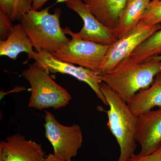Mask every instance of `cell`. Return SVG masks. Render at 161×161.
<instances>
[{
    "label": "cell",
    "instance_id": "6da1fadb",
    "mask_svg": "<svg viewBox=\"0 0 161 161\" xmlns=\"http://www.w3.org/2000/svg\"><path fill=\"white\" fill-rule=\"evenodd\" d=\"M161 72V61L154 57L141 62H134L128 58L111 71L98 75L102 82L128 103L136 93L150 86Z\"/></svg>",
    "mask_w": 161,
    "mask_h": 161
},
{
    "label": "cell",
    "instance_id": "7a4b0ae2",
    "mask_svg": "<svg viewBox=\"0 0 161 161\" xmlns=\"http://www.w3.org/2000/svg\"><path fill=\"white\" fill-rule=\"evenodd\" d=\"M100 88L110 108L107 112V125L120 148L117 161H128L135 154L136 148L135 134L138 116L128 103L105 83H101Z\"/></svg>",
    "mask_w": 161,
    "mask_h": 161
},
{
    "label": "cell",
    "instance_id": "3957f363",
    "mask_svg": "<svg viewBox=\"0 0 161 161\" xmlns=\"http://www.w3.org/2000/svg\"><path fill=\"white\" fill-rule=\"evenodd\" d=\"M50 7L41 10L31 9L20 20L36 52L55 53L69 41L61 28V11L58 8L53 14L49 12Z\"/></svg>",
    "mask_w": 161,
    "mask_h": 161
},
{
    "label": "cell",
    "instance_id": "277c9868",
    "mask_svg": "<svg viewBox=\"0 0 161 161\" xmlns=\"http://www.w3.org/2000/svg\"><path fill=\"white\" fill-rule=\"evenodd\" d=\"M22 76L31 86L29 108L39 110L49 108L57 109L66 106L71 100L68 91L35 62L22 71Z\"/></svg>",
    "mask_w": 161,
    "mask_h": 161
},
{
    "label": "cell",
    "instance_id": "5b68a950",
    "mask_svg": "<svg viewBox=\"0 0 161 161\" xmlns=\"http://www.w3.org/2000/svg\"><path fill=\"white\" fill-rule=\"evenodd\" d=\"M110 46L72 37L60 49L52 54L59 60L77 64L96 72L98 75Z\"/></svg>",
    "mask_w": 161,
    "mask_h": 161
},
{
    "label": "cell",
    "instance_id": "8992f818",
    "mask_svg": "<svg viewBox=\"0 0 161 161\" xmlns=\"http://www.w3.org/2000/svg\"><path fill=\"white\" fill-rule=\"evenodd\" d=\"M44 126L45 136L53 146L55 155L65 160L77 155L83 141L78 125H64L51 112L45 111Z\"/></svg>",
    "mask_w": 161,
    "mask_h": 161
},
{
    "label": "cell",
    "instance_id": "52a82bcc",
    "mask_svg": "<svg viewBox=\"0 0 161 161\" xmlns=\"http://www.w3.org/2000/svg\"><path fill=\"white\" fill-rule=\"evenodd\" d=\"M57 2L64 3L68 8L76 13L83 22V27L78 32H74L67 27L63 28L65 34L72 37L106 45H111L118 40L114 29L108 28L101 23L82 0H58Z\"/></svg>",
    "mask_w": 161,
    "mask_h": 161
},
{
    "label": "cell",
    "instance_id": "ba28073f",
    "mask_svg": "<svg viewBox=\"0 0 161 161\" xmlns=\"http://www.w3.org/2000/svg\"><path fill=\"white\" fill-rule=\"evenodd\" d=\"M160 24L148 25L139 22L130 33L110 45L99 69L98 75L111 71L130 55L143 42L161 29Z\"/></svg>",
    "mask_w": 161,
    "mask_h": 161
},
{
    "label": "cell",
    "instance_id": "9c48e42d",
    "mask_svg": "<svg viewBox=\"0 0 161 161\" xmlns=\"http://www.w3.org/2000/svg\"><path fill=\"white\" fill-rule=\"evenodd\" d=\"M32 59L35 60V63L38 66L48 73H59L69 75L86 83L103 103L108 105L104 96L100 88V84L102 81L96 72L59 60L53 56L51 53L45 51H35L27 61Z\"/></svg>",
    "mask_w": 161,
    "mask_h": 161
},
{
    "label": "cell",
    "instance_id": "30bf717a",
    "mask_svg": "<svg viewBox=\"0 0 161 161\" xmlns=\"http://www.w3.org/2000/svg\"><path fill=\"white\" fill-rule=\"evenodd\" d=\"M0 161H46L42 146L19 133L0 143Z\"/></svg>",
    "mask_w": 161,
    "mask_h": 161
},
{
    "label": "cell",
    "instance_id": "8fae6325",
    "mask_svg": "<svg viewBox=\"0 0 161 161\" xmlns=\"http://www.w3.org/2000/svg\"><path fill=\"white\" fill-rule=\"evenodd\" d=\"M135 139L141 146V155L151 154L161 147V108L138 116Z\"/></svg>",
    "mask_w": 161,
    "mask_h": 161
},
{
    "label": "cell",
    "instance_id": "7c38bea8",
    "mask_svg": "<svg viewBox=\"0 0 161 161\" xmlns=\"http://www.w3.org/2000/svg\"><path fill=\"white\" fill-rule=\"evenodd\" d=\"M33 46L21 23L15 24L7 39L0 40V55L6 56L13 60L17 59L22 53L28 56L26 63L33 55Z\"/></svg>",
    "mask_w": 161,
    "mask_h": 161
},
{
    "label": "cell",
    "instance_id": "4fadbf2b",
    "mask_svg": "<svg viewBox=\"0 0 161 161\" xmlns=\"http://www.w3.org/2000/svg\"><path fill=\"white\" fill-rule=\"evenodd\" d=\"M95 17L108 28L113 29L128 0H82Z\"/></svg>",
    "mask_w": 161,
    "mask_h": 161
},
{
    "label": "cell",
    "instance_id": "5bb4252c",
    "mask_svg": "<svg viewBox=\"0 0 161 161\" xmlns=\"http://www.w3.org/2000/svg\"><path fill=\"white\" fill-rule=\"evenodd\" d=\"M136 116L152 110L158 106L161 108V72L155 76L150 86L136 93L128 103Z\"/></svg>",
    "mask_w": 161,
    "mask_h": 161
},
{
    "label": "cell",
    "instance_id": "9a60e30c",
    "mask_svg": "<svg viewBox=\"0 0 161 161\" xmlns=\"http://www.w3.org/2000/svg\"><path fill=\"white\" fill-rule=\"evenodd\" d=\"M151 0H128L114 28L118 39L130 33L139 23Z\"/></svg>",
    "mask_w": 161,
    "mask_h": 161
},
{
    "label": "cell",
    "instance_id": "2e32d148",
    "mask_svg": "<svg viewBox=\"0 0 161 161\" xmlns=\"http://www.w3.org/2000/svg\"><path fill=\"white\" fill-rule=\"evenodd\" d=\"M161 55V28L141 43L129 58L132 61L141 62Z\"/></svg>",
    "mask_w": 161,
    "mask_h": 161
},
{
    "label": "cell",
    "instance_id": "e0dca14e",
    "mask_svg": "<svg viewBox=\"0 0 161 161\" xmlns=\"http://www.w3.org/2000/svg\"><path fill=\"white\" fill-rule=\"evenodd\" d=\"M33 0H0V10L12 21L20 20L32 9Z\"/></svg>",
    "mask_w": 161,
    "mask_h": 161
},
{
    "label": "cell",
    "instance_id": "ac0fdd59",
    "mask_svg": "<svg viewBox=\"0 0 161 161\" xmlns=\"http://www.w3.org/2000/svg\"><path fill=\"white\" fill-rule=\"evenodd\" d=\"M141 23L148 25H154L161 23V0L151 1L145 10Z\"/></svg>",
    "mask_w": 161,
    "mask_h": 161
},
{
    "label": "cell",
    "instance_id": "d6986e66",
    "mask_svg": "<svg viewBox=\"0 0 161 161\" xmlns=\"http://www.w3.org/2000/svg\"><path fill=\"white\" fill-rule=\"evenodd\" d=\"M12 22L6 15L0 10V40H5L8 37L14 26Z\"/></svg>",
    "mask_w": 161,
    "mask_h": 161
},
{
    "label": "cell",
    "instance_id": "ffe728a7",
    "mask_svg": "<svg viewBox=\"0 0 161 161\" xmlns=\"http://www.w3.org/2000/svg\"><path fill=\"white\" fill-rule=\"evenodd\" d=\"M128 161H161V147L149 155L134 154Z\"/></svg>",
    "mask_w": 161,
    "mask_h": 161
},
{
    "label": "cell",
    "instance_id": "44dd1931",
    "mask_svg": "<svg viewBox=\"0 0 161 161\" xmlns=\"http://www.w3.org/2000/svg\"><path fill=\"white\" fill-rule=\"evenodd\" d=\"M48 0H33L32 4V9L38 10L43 6Z\"/></svg>",
    "mask_w": 161,
    "mask_h": 161
},
{
    "label": "cell",
    "instance_id": "7402d4cb",
    "mask_svg": "<svg viewBox=\"0 0 161 161\" xmlns=\"http://www.w3.org/2000/svg\"><path fill=\"white\" fill-rule=\"evenodd\" d=\"M46 161H72L71 159L65 160L63 159L58 157L57 156L55 155L54 154H48V155L46 156Z\"/></svg>",
    "mask_w": 161,
    "mask_h": 161
},
{
    "label": "cell",
    "instance_id": "603a6c76",
    "mask_svg": "<svg viewBox=\"0 0 161 161\" xmlns=\"http://www.w3.org/2000/svg\"><path fill=\"white\" fill-rule=\"evenodd\" d=\"M154 58H155L156 59H157V60L161 61V55L154 57Z\"/></svg>",
    "mask_w": 161,
    "mask_h": 161
},
{
    "label": "cell",
    "instance_id": "cb8c5ba5",
    "mask_svg": "<svg viewBox=\"0 0 161 161\" xmlns=\"http://www.w3.org/2000/svg\"><path fill=\"white\" fill-rule=\"evenodd\" d=\"M151 1H153V2H155V1H161V0H151Z\"/></svg>",
    "mask_w": 161,
    "mask_h": 161
}]
</instances>
